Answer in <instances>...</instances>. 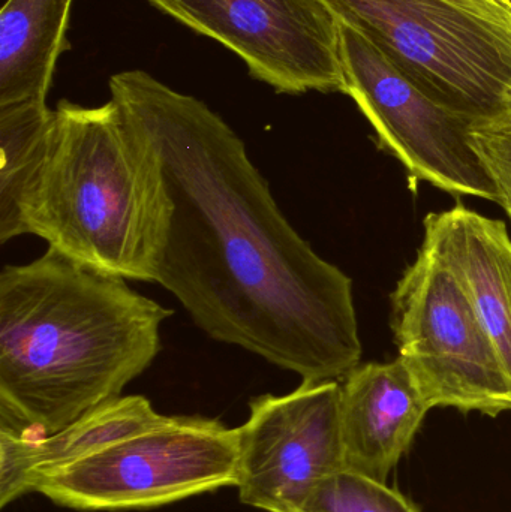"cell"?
Segmentation results:
<instances>
[{
  "label": "cell",
  "instance_id": "cell-1",
  "mask_svg": "<svg viewBox=\"0 0 511 512\" xmlns=\"http://www.w3.org/2000/svg\"><path fill=\"white\" fill-rule=\"evenodd\" d=\"M110 93L155 146L173 200L155 283L210 339L302 381L359 366L353 280L294 230L236 131L140 69L114 74Z\"/></svg>",
  "mask_w": 511,
  "mask_h": 512
},
{
  "label": "cell",
  "instance_id": "cell-11",
  "mask_svg": "<svg viewBox=\"0 0 511 512\" xmlns=\"http://www.w3.org/2000/svg\"><path fill=\"white\" fill-rule=\"evenodd\" d=\"M422 248L464 286L511 378V239L506 224L458 204L426 216Z\"/></svg>",
  "mask_w": 511,
  "mask_h": 512
},
{
  "label": "cell",
  "instance_id": "cell-5",
  "mask_svg": "<svg viewBox=\"0 0 511 512\" xmlns=\"http://www.w3.org/2000/svg\"><path fill=\"white\" fill-rule=\"evenodd\" d=\"M237 474V427L167 415L152 429L36 475L30 492L71 510H147L236 487Z\"/></svg>",
  "mask_w": 511,
  "mask_h": 512
},
{
  "label": "cell",
  "instance_id": "cell-6",
  "mask_svg": "<svg viewBox=\"0 0 511 512\" xmlns=\"http://www.w3.org/2000/svg\"><path fill=\"white\" fill-rule=\"evenodd\" d=\"M398 358L432 408L498 417L511 411V378L455 274L420 248L392 294Z\"/></svg>",
  "mask_w": 511,
  "mask_h": 512
},
{
  "label": "cell",
  "instance_id": "cell-2",
  "mask_svg": "<svg viewBox=\"0 0 511 512\" xmlns=\"http://www.w3.org/2000/svg\"><path fill=\"white\" fill-rule=\"evenodd\" d=\"M173 310L48 248L0 273V430L39 438L116 399L161 351Z\"/></svg>",
  "mask_w": 511,
  "mask_h": 512
},
{
  "label": "cell",
  "instance_id": "cell-15",
  "mask_svg": "<svg viewBox=\"0 0 511 512\" xmlns=\"http://www.w3.org/2000/svg\"><path fill=\"white\" fill-rule=\"evenodd\" d=\"M300 512H420L387 483L342 469L314 490Z\"/></svg>",
  "mask_w": 511,
  "mask_h": 512
},
{
  "label": "cell",
  "instance_id": "cell-10",
  "mask_svg": "<svg viewBox=\"0 0 511 512\" xmlns=\"http://www.w3.org/2000/svg\"><path fill=\"white\" fill-rule=\"evenodd\" d=\"M429 411L399 358L354 367L341 379L345 469L387 483Z\"/></svg>",
  "mask_w": 511,
  "mask_h": 512
},
{
  "label": "cell",
  "instance_id": "cell-4",
  "mask_svg": "<svg viewBox=\"0 0 511 512\" xmlns=\"http://www.w3.org/2000/svg\"><path fill=\"white\" fill-rule=\"evenodd\" d=\"M408 80L470 123L511 117V12L494 0H323Z\"/></svg>",
  "mask_w": 511,
  "mask_h": 512
},
{
  "label": "cell",
  "instance_id": "cell-14",
  "mask_svg": "<svg viewBox=\"0 0 511 512\" xmlns=\"http://www.w3.org/2000/svg\"><path fill=\"white\" fill-rule=\"evenodd\" d=\"M47 101L0 105V243L24 236L21 209L54 125Z\"/></svg>",
  "mask_w": 511,
  "mask_h": 512
},
{
  "label": "cell",
  "instance_id": "cell-8",
  "mask_svg": "<svg viewBox=\"0 0 511 512\" xmlns=\"http://www.w3.org/2000/svg\"><path fill=\"white\" fill-rule=\"evenodd\" d=\"M236 53L278 93H344L339 20L323 0H147Z\"/></svg>",
  "mask_w": 511,
  "mask_h": 512
},
{
  "label": "cell",
  "instance_id": "cell-12",
  "mask_svg": "<svg viewBox=\"0 0 511 512\" xmlns=\"http://www.w3.org/2000/svg\"><path fill=\"white\" fill-rule=\"evenodd\" d=\"M167 415L143 396H120L96 406L59 432L21 438L0 430V505L30 493L36 475L84 459L120 439L152 429Z\"/></svg>",
  "mask_w": 511,
  "mask_h": 512
},
{
  "label": "cell",
  "instance_id": "cell-9",
  "mask_svg": "<svg viewBox=\"0 0 511 512\" xmlns=\"http://www.w3.org/2000/svg\"><path fill=\"white\" fill-rule=\"evenodd\" d=\"M237 429L236 487L249 507L300 512L326 478L345 469L339 381H302L284 396L255 397Z\"/></svg>",
  "mask_w": 511,
  "mask_h": 512
},
{
  "label": "cell",
  "instance_id": "cell-3",
  "mask_svg": "<svg viewBox=\"0 0 511 512\" xmlns=\"http://www.w3.org/2000/svg\"><path fill=\"white\" fill-rule=\"evenodd\" d=\"M21 209L24 234L81 264L156 282L173 215L161 158L113 101H62Z\"/></svg>",
  "mask_w": 511,
  "mask_h": 512
},
{
  "label": "cell",
  "instance_id": "cell-13",
  "mask_svg": "<svg viewBox=\"0 0 511 512\" xmlns=\"http://www.w3.org/2000/svg\"><path fill=\"white\" fill-rule=\"evenodd\" d=\"M74 0H8L0 12V105L47 101Z\"/></svg>",
  "mask_w": 511,
  "mask_h": 512
},
{
  "label": "cell",
  "instance_id": "cell-7",
  "mask_svg": "<svg viewBox=\"0 0 511 512\" xmlns=\"http://www.w3.org/2000/svg\"><path fill=\"white\" fill-rule=\"evenodd\" d=\"M345 95L356 102L411 185L498 203L497 189L468 138L473 123L432 101L371 41L339 21Z\"/></svg>",
  "mask_w": 511,
  "mask_h": 512
},
{
  "label": "cell",
  "instance_id": "cell-16",
  "mask_svg": "<svg viewBox=\"0 0 511 512\" xmlns=\"http://www.w3.org/2000/svg\"><path fill=\"white\" fill-rule=\"evenodd\" d=\"M468 138L497 189L498 204L511 219V117L474 123Z\"/></svg>",
  "mask_w": 511,
  "mask_h": 512
},
{
  "label": "cell",
  "instance_id": "cell-17",
  "mask_svg": "<svg viewBox=\"0 0 511 512\" xmlns=\"http://www.w3.org/2000/svg\"><path fill=\"white\" fill-rule=\"evenodd\" d=\"M498 5L504 6V8L509 9L511 12V0H494Z\"/></svg>",
  "mask_w": 511,
  "mask_h": 512
}]
</instances>
